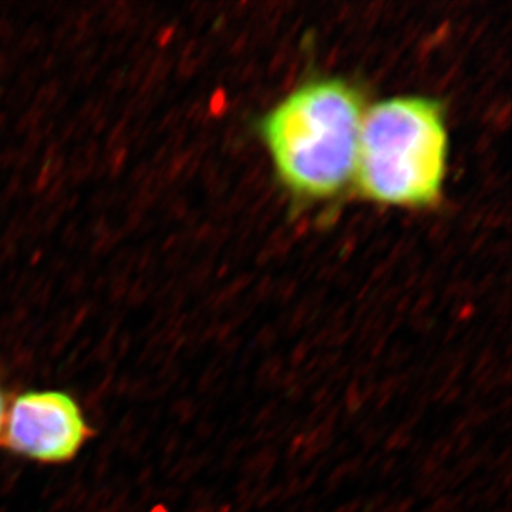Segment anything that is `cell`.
Masks as SVG:
<instances>
[{
    "label": "cell",
    "instance_id": "3",
    "mask_svg": "<svg viewBox=\"0 0 512 512\" xmlns=\"http://www.w3.org/2000/svg\"><path fill=\"white\" fill-rule=\"evenodd\" d=\"M90 436L79 404L62 392L20 394L6 413L2 431L5 447L42 463L72 460Z\"/></svg>",
    "mask_w": 512,
    "mask_h": 512
},
{
    "label": "cell",
    "instance_id": "2",
    "mask_svg": "<svg viewBox=\"0 0 512 512\" xmlns=\"http://www.w3.org/2000/svg\"><path fill=\"white\" fill-rule=\"evenodd\" d=\"M448 136L439 101L393 97L363 116L355 180L369 200L396 207H426L443 191Z\"/></svg>",
    "mask_w": 512,
    "mask_h": 512
},
{
    "label": "cell",
    "instance_id": "1",
    "mask_svg": "<svg viewBox=\"0 0 512 512\" xmlns=\"http://www.w3.org/2000/svg\"><path fill=\"white\" fill-rule=\"evenodd\" d=\"M362 97L338 79L303 84L269 111L261 134L282 183L322 200L355 178Z\"/></svg>",
    "mask_w": 512,
    "mask_h": 512
},
{
    "label": "cell",
    "instance_id": "4",
    "mask_svg": "<svg viewBox=\"0 0 512 512\" xmlns=\"http://www.w3.org/2000/svg\"><path fill=\"white\" fill-rule=\"evenodd\" d=\"M6 402L5 396L0 392V439H2L3 424H5Z\"/></svg>",
    "mask_w": 512,
    "mask_h": 512
}]
</instances>
